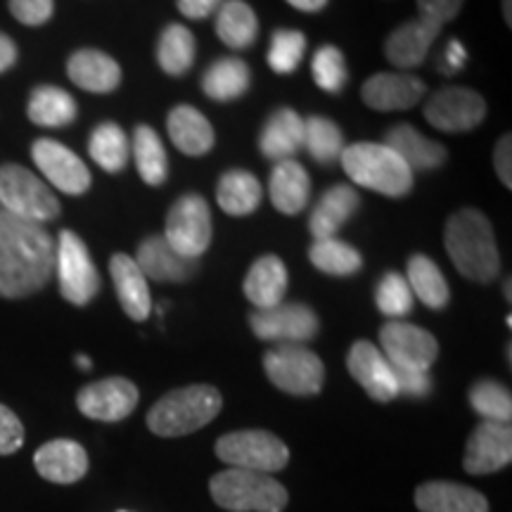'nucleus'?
Returning <instances> with one entry per match:
<instances>
[{"label": "nucleus", "instance_id": "obj_1", "mask_svg": "<svg viewBox=\"0 0 512 512\" xmlns=\"http://www.w3.org/2000/svg\"><path fill=\"white\" fill-rule=\"evenodd\" d=\"M53 273L55 240L48 230L0 209V297H29L43 290Z\"/></svg>", "mask_w": 512, "mask_h": 512}, {"label": "nucleus", "instance_id": "obj_2", "mask_svg": "<svg viewBox=\"0 0 512 512\" xmlns=\"http://www.w3.org/2000/svg\"><path fill=\"white\" fill-rule=\"evenodd\" d=\"M444 247L456 271L472 283L489 285L501 273L494 226L479 209H460L446 221Z\"/></svg>", "mask_w": 512, "mask_h": 512}, {"label": "nucleus", "instance_id": "obj_3", "mask_svg": "<svg viewBox=\"0 0 512 512\" xmlns=\"http://www.w3.org/2000/svg\"><path fill=\"white\" fill-rule=\"evenodd\" d=\"M219 389L209 384H190L164 394L147 413V427L157 437H185L202 430L221 413Z\"/></svg>", "mask_w": 512, "mask_h": 512}, {"label": "nucleus", "instance_id": "obj_4", "mask_svg": "<svg viewBox=\"0 0 512 512\" xmlns=\"http://www.w3.org/2000/svg\"><path fill=\"white\" fill-rule=\"evenodd\" d=\"M339 162L351 183L361 188L387 197H406L413 190V171L384 143L347 145Z\"/></svg>", "mask_w": 512, "mask_h": 512}, {"label": "nucleus", "instance_id": "obj_5", "mask_svg": "<svg viewBox=\"0 0 512 512\" xmlns=\"http://www.w3.org/2000/svg\"><path fill=\"white\" fill-rule=\"evenodd\" d=\"M209 491L214 503L230 512H283L290 501L287 489L275 477L235 467L211 477Z\"/></svg>", "mask_w": 512, "mask_h": 512}, {"label": "nucleus", "instance_id": "obj_6", "mask_svg": "<svg viewBox=\"0 0 512 512\" xmlns=\"http://www.w3.org/2000/svg\"><path fill=\"white\" fill-rule=\"evenodd\" d=\"M0 204L24 221L48 223L60 216V200L36 174L19 164L0 166Z\"/></svg>", "mask_w": 512, "mask_h": 512}, {"label": "nucleus", "instance_id": "obj_7", "mask_svg": "<svg viewBox=\"0 0 512 512\" xmlns=\"http://www.w3.org/2000/svg\"><path fill=\"white\" fill-rule=\"evenodd\" d=\"M216 458L235 470L280 472L290 463V448L266 430H240L223 434L214 446Z\"/></svg>", "mask_w": 512, "mask_h": 512}, {"label": "nucleus", "instance_id": "obj_8", "mask_svg": "<svg viewBox=\"0 0 512 512\" xmlns=\"http://www.w3.org/2000/svg\"><path fill=\"white\" fill-rule=\"evenodd\" d=\"M271 384L292 396H316L325 384V366L318 354L302 344H278L264 356Z\"/></svg>", "mask_w": 512, "mask_h": 512}, {"label": "nucleus", "instance_id": "obj_9", "mask_svg": "<svg viewBox=\"0 0 512 512\" xmlns=\"http://www.w3.org/2000/svg\"><path fill=\"white\" fill-rule=\"evenodd\" d=\"M55 271L62 297L74 306L91 304L100 292V273L86 242L72 230H62L55 245Z\"/></svg>", "mask_w": 512, "mask_h": 512}, {"label": "nucleus", "instance_id": "obj_10", "mask_svg": "<svg viewBox=\"0 0 512 512\" xmlns=\"http://www.w3.org/2000/svg\"><path fill=\"white\" fill-rule=\"evenodd\" d=\"M211 235H214V226H211L207 200L195 192L178 197L166 216V242L178 254L188 256V259H200L211 245Z\"/></svg>", "mask_w": 512, "mask_h": 512}, {"label": "nucleus", "instance_id": "obj_11", "mask_svg": "<svg viewBox=\"0 0 512 512\" xmlns=\"http://www.w3.org/2000/svg\"><path fill=\"white\" fill-rule=\"evenodd\" d=\"M382 354L394 368L430 370L439 356V342L432 332L406 320H389L380 330Z\"/></svg>", "mask_w": 512, "mask_h": 512}, {"label": "nucleus", "instance_id": "obj_12", "mask_svg": "<svg viewBox=\"0 0 512 512\" xmlns=\"http://www.w3.org/2000/svg\"><path fill=\"white\" fill-rule=\"evenodd\" d=\"M249 328L259 339L275 344H304L318 335V316L306 304H278L273 309L254 311Z\"/></svg>", "mask_w": 512, "mask_h": 512}, {"label": "nucleus", "instance_id": "obj_13", "mask_svg": "<svg viewBox=\"0 0 512 512\" xmlns=\"http://www.w3.org/2000/svg\"><path fill=\"white\" fill-rule=\"evenodd\" d=\"M427 124L446 133H465L486 119V102L472 88L451 86L434 93L425 105Z\"/></svg>", "mask_w": 512, "mask_h": 512}, {"label": "nucleus", "instance_id": "obj_14", "mask_svg": "<svg viewBox=\"0 0 512 512\" xmlns=\"http://www.w3.org/2000/svg\"><path fill=\"white\" fill-rule=\"evenodd\" d=\"M31 157L46 181L64 195H83L91 190L93 176L76 152L50 138H38L31 145Z\"/></svg>", "mask_w": 512, "mask_h": 512}, {"label": "nucleus", "instance_id": "obj_15", "mask_svg": "<svg viewBox=\"0 0 512 512\" xmlns=\"http://www.w3.org/2000/svg\"><path fill=\"white\" fill-rule=\"evenodd\" d=\"M138 387L126 377H107V380L86 384L76 396L79 411L91 420L119 422L136 411Z\"/></svg>", "mask_w": 512, "mask_h": 512}, {"label": "nucleus", "instance_id": "obj_16", "mask_svg": "<svg viewBox=\"0 0 512 512\" xmlns=\"http://www.w3.org/2000/svg\"><path fill=\"white\" fill-rule=\"evenodd\" d=\"M512 460L510 422L482 420L470 434L465 446L463 467L470 475H491L503 470Z\"/></svg>", "mask_w": 512, "mask_h": 512}, {"label": "nucleus", "instance_id": "obj_17", "mask_svg": "<svg viewBox=\"0 0 512 512\" xmlns=\"http://www.w3.org/2000/svg\"><path fill=\"white\" fill-rule=\"evenodd\" d=\"M347 370L373 401L389 403L399 396L392 363L368 339H358L356 344H351L347 354Z\"/></svg>", "mask_w": 512, "mask_h": 512}, {"label": "nucleus", "instance_id": "obj_18", "mask_svg": "<svg viewBox=\"0 0 512 512\" xmlns=\"http://www.w3.org/2000/svg\"><path fill=\"white\" fill-rule=\"evenodd\" d=\"M425 91V81L413 74H375L363 83L361 98L370 110L401 112L418 105Z\"/></svg>", "mask_w": 512, "mask_h": 512}, {"label": "nucleus", "instance_id": "obj_19", "mask_svg": "<svg viewBox=\"0 0 512 512\" xmlns=\"http://www.w3.org/2000/svg\"><path fill=\"white\" fill-rule=\"evenodd\" d=\"M136 264L145 278L157 280V283H188L197 273V259L178 254L174 247L166 242L164 235H150L138 245Z\"/></svg>", "mask_w": 512, "mask_h": 512}, {"label": "nucleus", "instance_id": "obj_20", "mask_svg": "<svg viewBox=\"0 0 512 512\" xmlns=\"http://www.w3.org/2000/svg\"><path fill=\"white\" fill-rule=\"evenodd\" d=\"M34 465L38 475L53 484H74L86 477L88 453L72 439H53L36 451Z\"/></svg>", "mask_w": 512, "mask_h": 512}, {"label": "nucleus", "instance_id": "obj_21", "mask_svg": "<svg viewBox=\"0 0 512 512\" xmlns=\"http://www.w3.org/2000/svg\"><path fill=\"white\" fill-rule=\"evenodd\" d=\"M304 147V119L292 107H280L266 119L259 133L261 155L271 162L292 159Z\"/></svg>", "mask_w": 512, "mask_h": 512}, {"label": "nucleus", "instance_id": "obj_22", "mask_svg": "<svg viewBox=\"0 0 512 512\" xmlns=\"http://www.w3.org/2000/svg\"><path fill=\"white\" fill-rule=\"evenodd\" d=\"M110 275L121 309L131 320H147L152 311V297L147 278L140 271L136 259L128 254H114L110 261Z\"/></svg>", "mask_w": 512, "mask_h": 512}, {"label": "nucleus", "instance_id": "obj_23", "mask_svg": "<svg viewBox=\"0 0 512 512\" xmlns=\"http://www.w3.org/2000/svg\"><path fill=\"white\" fill-rule=\"evenodd\" d=\"M287 283H290V275H287L283 259L275 254H266L256 259L252 268H249L242 290H245L249 302L256 306V311H264L283 304Z\"/></svg>", "mask_w": 512, "mask_h": 512}, {"label": "nucleus", "instance_id": "obj_24", "mask_svg": "<svg viewBox=\"0 0 512 512\" xmlns=\"http://www.w3.org/2000/svg\"><path fill=\"white\" fill-rule=\"evenodd\" d=\"M67 74L74 86L88 93H112L121 83L119 62L95 48L76 50L67 62Z\"/></svg>", "mask_w": 512, "mask_h": 512}, {"label": "nucleus", "instance_id": "obj_25", "mask_svg": "<svg viewBox=\"0 0 512 512\" xmlns=\"http://www.w3.org/2000/svg\"><path fill=\"white\" fill-rule=\"evenodd\" d=\"M384 145L392 147L413 174L415 171L439 169V166L446 164L448 159V152L444 145L437 143V140L422 136L418 128L411 124H396L389 128L387 136H384Z\"/></svg>", "mask_w": 512, "mask_h": 512}, {"label": "nucleus", "instance_id": "obj_26", "mask_svg": "<svg viewBox=\"0 0 512 512\" xmlns=\"http://www.w3.org/2000/svg\"><path fill=\"white\" fill-rule=\"evenodd\" d=\"M439 34L441 29L432 27V24L422 22V19H411V22L396 27L392 36L387 38V43H384V57H387L389 64H394L399 69L420 67Z\"/></svg>", "mask_w": 512, "mask_h": 512}, {"label": "nucleus", "instance_id": "obj_27", "mask_svg": "<svg viewBox=\"0 0 512 512\" xmlns=\"http://www.w3.org/2000/svg\"><path fill=\"white\" fill-rule=\"evenodd\" d=\"M358 204H361V197H358L354 185L339 183L332 185L330 190H325L323 197H320L318 204L311 211L309 230L313 238H335L337 230L356 214Z\"/></svg>", "mask_w": 512, "mask_h": 512}, {"label": "nucleus", "instance_id": "obj_28", "mask_svg": "<svg viewBox=\"0 0 512 512\" xmlns=\"http://www.w3.org/2000/svg\"><path fill=\"white\" fill-rule=\"evenodd\" d=\"M166 131H169L171 143L188 157L207 155L216 143L214 126L192 105H176L166 119Z\"/></svg>", "mask_w": 512, "mask_h": 512}, {"label": "nucleus", "instance_id": "obj_29", "mask_svg": "<svg viewBox=\"0 0 512 512\" xmlns=\"http://www.w3.org/2000/svg\"><path fill=\"white\" fill-rule=\"evenodd\" d=\"M420 512H489L482 491L456 482H427L415 491Z\"/></svg>", "mask_w": 512, "mask_h": 512}, {"label": "nucleus", "instance_id": "obj_30", "mask_svg": "<svg viewBox=\"0 0 512 512\" xmlns=\"http://www.w3.org/2000/svg\"><path fill=\"white\" fill-rule=\"evenodd\" d=\"M268 192H271L273 207L280 214L294 216L306 209L311 197V176L302 164L294 159L278 162L271 171V181H268Z\"/></svg>", "mask_w": 512, "mask_h": 512}, {"label": "nucleus", "instance_id": "obj_31", "mask_svg": "<svg viewBox=\"0 0 512 512\" xmlns=\"http://www.w3.org/2000/svg\"><path fill=\"white\" fill-rule=\"evenodd\" d=\"M252 72L240 57H221L202 76V91L214 102H233L249 91Z\"/></svg>", "mask_w": 512, "mask_h": 512}, {"label": "nucleus", "instance_id": "obj_32", "mask_svg": "<svg viewBox=\"0 0 512 512\" xmlns=\"http://www.w3.org/2000/svg\"><path fill=\"white\" fill-rule=\"evenodd\" d=\"M406 283L411 287L413 297H418L427 309H446L448 299H451V290H448L444 273H441V268L425 254H413L411 259H408Z\"/></svg>", "mask_w": 512, "mask_h": 512}, {"label": "nucleus", "instance_id": "obj_33", "mask_svg": "<svg viewBox=\"0 0 512 512\" xmlns=\"http://www.w3.org/2000/svg\"><path fill=\"white\" fill-rule=\"evenodd\" d=\"M261 197H264L261 183L245 169L226 171L216 185V202L230 216H249L259 209Z\"/></svg>", "mask_w": 512, "mask_h": 512}, {"label": "nucleus", "instance_id": "obj_34", "mask_svg": "<svg viewBox=\"0 0 512 512\" xmlns=\"http://www.w3.org/2000/svg\"><path fill=\"white\" fill-rule=\"evenodd\" d=\"M27 114L36 126L62 128L72 124L76 114H79V107H76V100L64 88L38 86L29 95Z\"/></svg>", "mask_w": 512, "mask_h": 512}, {"label": "nucleus", "instance_id": "obj_35", "mask_svg": "<svg viewBox=\"0 0 512 512\" xmlns=\"http://www.w3.org/2000/svg\"><path fill=\"white\" fill-rule=\"evenodd\" d=\"M131 150L133 159H136L138 176L152 188L164 185L166 178H169V157H166L162 138L157 136L155 128L138 124L136 131H133Z\"/></svg>", "mask_w": 512, "mask_h": 512}, {"label": "nucleus", "instance_id": "obj_36", "mask_svg": "<svg viewBox=\"0 0 512 512\" xmlns=\"http://www.w3.org/2000/svg\"><path fill=\"white\" fill-rule=\"evenodd\" d=\"M216 36L233 50H245L259 36V19L245 0H226L216 17Z\"/></svg>", "mask_w": 512, "mask_h": 512}, {"label": "nucleus", "instance_id": "obj_37", "mask_svg": "<svg viewBox=\"0 0 512 512\" xmlns=\"http://www.w3.org/2000/svg\"><path fill=\"white\" fill-rule=\"evenodd\" d=\"M88 152L91 159L107 174H119L131 157V143H128L124 128L114 121H105L93 128L91 140H88Z\"/></svg>", "mask_w": 512, "mask_h": 512}, {"label": "nucleus", "instance_id": "obj_38", "mask_svg": "<svg viewBox=\"0 0 512 512\" xmlns=\"http://www.w3.org/2000/svg\"><path fill=\"white\" fill-rule=\"evenodd\" d=\"M195 36L183 24H169L157 43V62L169 76H183L195 62Z\"/></svg>", "mask_w": 512, "mask_h": 512}, {"label": "nucleus", "instance_id": "obj_39", "mask_svg": "<svg viewBox=\"0 0 512 512\" xmlns=\"http://www.w3.org/2000/svg\"><path fill=\"white\" fill-rule=\"evenodd\" d=\"M309 261L320 273L335 275V278H349L363 268V256L356 247L337 238L316 240L309 249Z\"/></svg>", "mask_w": 512, "mask_h": 512}, {"label": "nucleus", "instance_id": "obj_40", "mask_svg": "<svg viewBox=\"0 0 512 512\" xmlns=\"http://www.w3.org/2000/svg\"><path fill=\"white\" fill-rule=\"evenodd\" d=\"M304 147L320 166L335 164L344 152V136L328 117L304 119Z\"/></svg>", "mask_w": 512, "mask_h": 512}, {"label": "nucleus", "instance_id": "obj_41", "mask_svg": "<svg viewBox=\"0 0 512 512\" xmlns=\"http://www.w3.org/2000/svg\"><path fill=\"white\" fill-rule=\"evenodd\" d=\"M470 406L482 420L510 422L512 418V396L510 389L496 380H479L470 389Z\"/></svg>", "mask_w": 512, "mask_h": 512}, {"label": "nucleus", "instance_id": "obj_42", "mask_svg": "<svg viewBox=\"0 0 512 512\" xmlns=\"http://www.w3.org/2000/svg\"><path fill=\"white\" fill-rule=\"evenodd\" d=\"M413 292L401 273H384L375 287V304L382 316L389 320H401L413 311Z\"/></svg>", "mask_w": 512, "mask_h": 512}, {"label": "nucleus", "instance_id": "obj_43", "mask_svg": "<svg viewBox=\"0 0 512 512\" xmlns=\"http://www.w3.org/2000/svg\"><path fill=\"white\" fill-rule=\"evenodd\" d=\"M311 76L320 91L342 93V88L347 86L349 79L347 60H344L342 50L337 46H320L316 50V55H313Z\"/></svg>", "mask_w": 512, "mask_h": 512}, {"label": "nucleus", "instance_id": "obj_44", "mask_svg": "<svg viewBox=\"0 0 512 512\" xmlns=\"http://www.w3.org/2000/svg\"><path fill=\"white\" fill-rule=\"evenodd\" d=\"M306 50V36L297 29H278L271 36L268 46V67L275 74H292L297 72Z\"/></svg>", "mask_w": 512, "mask_h": 512}, {"label": "nucleus", "instance_id": "obj_45", "mask_svg": "<svg viewBox=\"0 0 512 512\" xmlns=\"http://www.w3.org/2000/svg\"><path fill=\"white\" fill-rule=\"evenodd\" d=\"M12 17L24 27H41L55 12V0H8Z\"/></svg>", "mask_w": 512, "mask_h": 512}, {"label": "nucleus", "instance_id": "obj_46", "mask_svg": "<svg viewBox=\"0 0 512 512\" xmlns=\"http://www.w3.org/2000/svg\"><path fill=\"white\" fill-rule=\"evenodd\" d=\"M463 3L465 0H418V19L441 29L451 19L458 17V12L463 10Z\"/></svg>", "mask_w": 512, "mask_h": 512}, {"label": "nucleus", "instance_id": "obj_47", "mask_svg": "<svg viewBox=\"0 0 512 512\" xmlns=\"http://www.w3.org/2000/svg\"><path fill=\"white\" fill-rule=\"evenodd\" d=\"M24 444V425L8 406L0 403V456H12Z\"/></svg>", "mask_w": 512, "mask_h": 512}, {"label": "nucleus", "instance_id": "obj_48", "mask_svg": "<svg viewBox=\"0 0 512 512\" xmlns=\"http://www.w3.org/2000/svg\"><path fill=\"white\" fill-rule=\"evenodd\" d=\"M394 377H396V387H399V396H413V399H422L432 392V377L430 370H403V368H394Z\"/></svg>", "mask_w": 512, "mask_h": 512}, {"label": "nucleus", "instance_id": "obj_49", "mask_svg": "<svg viewBox=\"0 0 512 512\" xmlns=\"http://www.w3.org/2000/svg\"><path fill=\"white\" fill-rule=\"evenodd\" d=\"M494 164H496V176L505 188H512V138L503 136L496 143L494 152Z\"/></svg>", "mask_w": 512, "mask_h": 512}, {"label": "nucleus", "instance_id": "obj_50", "mask_svg": "<svg viewBox=\"0 0 512 512\" xmlns=\"http://www.w3.org/2000/svg\"><path fill=\"white\" fill-rule=\"evenodd\" d=\"M465 62H467V50L463 43L453 38V41H448L444 55H441L439 72L441 74H456L465 67Z\"/></svg>", "mask_w": 512, "mask_h": 512}, {"label": "nucleus", "instance_id": "obj_51", "mask_svg": "<svg viewBox=\"0 0 512 512\" xmlns=\"http://www.w3.org/2000/svg\"><path fill=\"white\" fill-rule=\"evenodd\" d=\"M223 0H178V10L188 19H207L221 8Z\"/></svg>", "mask_w": 512, "mask_h": 512}, {"label": "nucleus", "instance_id": "obj_52", "mask_svg": "<svg viewBox=\"0 0 512 512\" xmlns=\"http://www.w3.org/2000/svg\"><path fill=\"white\" fill-rule=\"evenodd\" d=\"M17 62V46L10 36H5L0 31V74H5L12 69V64Z\"/></svg>", "mask_w": 512, "mask_h": 512}, {"label": "nucleus", "instance_id": "obj_53", "mask_svg": "<svg viewBox=\"0 0 512 512\" xmlns=\"http://www.w3.org/2000/svg\"><path fill=\"white\" fill-rule=\"evenodd\" d=\"M287 3H290L292 8H297L302 12H318V10H323L325 5H328V0H287Z\"/></svg>", "mask_w": 512, "mask_h": 512}, {"label": "nucleus", "instance_id": "obj_54", "mask_svg": "<svg viewBox=\"0 0 512 512\" xmlns=\"http://www.w3.org/2000/svg\"><path fill=\"white\" fill-rule=\"evenodd\" d=\"M503 15H505V22L512 24V8H510V0H503Z\"/></svg>", "mask_w": 512, "mask_h": 512}, {"label": "nucleus", "instance_id": "obj_55", "mask_svg": "<svg viewBox=\"0 0 512 512\" xmlns=\"http://www.w3.org/2000/svg\"><path fill=\"white\" fill-rule=\"evenodd\" d=\"M76 363H79V368H83V370L91 368V361H88V356H79V358H76Z\"/></svg>", "mask_w": 512, "mask_h": 512}, {"label": "nucleus", "instance_id": "obj_56", "mask_svg": "<svg viewBox=\"0 0 512 512\" xmlns=\"http://www.w3.org/2000/svg\"><path fill=\"white\" fill-rule=\"evenodd\" d=\"M505 299H508V302H510V278L508 280H505Z\"/></svg>", "mask_w": 512, "mask_h": 512}, {"label": "nucleus", "instance_id": "obj_57", "mask_svg": "<svg viewBox=\"0 0 512 512\" xmlns=\"http://www.w3.org/2000/svg\"><path fill=\"white\" fill-rule=\"evenodd\" d=\"M119 512H126V510H119Z\"/></svg>", "mask_w": 512, "mask_h": 512}]
</instances>
